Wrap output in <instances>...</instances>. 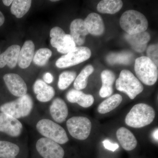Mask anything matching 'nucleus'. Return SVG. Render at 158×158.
I'll return each instance as SVG.
<instances>
[{"mask_svg": "<svg viewBox=\"0 0 158 158\" xmlns=\"http://www.w3.org/2000/svg\"><path fill=\"white\" fill-rule=\"evenodd\" d=\"M156 116L153 108L144 103L134 106L126 117V124L133 128H139L151 123Z\"/></svg>", "mask_w": 158, "mask_h": 158, "instance_id": "obj_1", "label": "nucleus"}, {"mask_svg": "<svg viewBox=\"0 0 158 158\" xmlns=\"http://www.w3.org/2000/svg\"><path fill=\"white\" fill-rule=\"evenodd\" d=\"M119 23L121 28L129 35L146 31L148 26V21L144 15L134 10L124 12L120 17Z\"/></svg>", "mask_w": 158, "mask_h": 158, "instance_id": "obj_2", "label": "nucleus"}, {"mask_svg": "<svg viewBox=\"0 0 158 158\" xmlns=\"http://www.w3.org/2000/svg\"><path fill=\"white\" fill-rule=\"evenodd\" d=\"M33 108V100L29 94H26L15 100L2 105L0 111L17 119L28 116Z\"/></svg>", "mask_w": 158, "mask_h": 158, "instance_id": "obj_3", "label": "nucleus"}, {"mask_svg": "<svg viewBox=\"0 0 158 158\" xmlns=\"http://www.w3.org/2000/svg\"><path fill=\"white\" fill-rule=\"evenodd\" d=\"M135 70L138 78L145 85H154L158 77V67L147 56L137 58Z\"/></svg>", "mask_w": 158, "mask_h": 158, "instance_id": "obj_4", "label": "nucleus"}, {"mask_svg": "<svg viewBox=\"0 0 158 158\" xmlns=\"http://www.w3.org/2000/svg\"><path fill=\"white\" fill-rule=\"evenodd\" d=\"M116 89L126 94L131 99L135 98L144 89L139 80L129 70L122 71L116 82Z\"/></svg>", "mask_w": 158, "mask_h": 158, "instance_id": "obj_5", "label": "nucleus"}, {"mask_svg": "<svg viewBox=\"0 0 158 158\" xmlns=\"http://www.w3.org/2000/svg\"><path fill=\"white\" fill-rule=\"evenodd\" d=\"M37 131L45 138L58 144H64L69 138L65 130L61 126L48 119H42L37 123Z\"/></svg>", "mask_w": 158, "mask_h": 158, "instance_id": "obj_6", "label": "nucleus"}, {"mask_svg": "<svg viewBox=\"0 0 158 158\" xmlns=\"http://www.w3.org/2000/svg\"><path fill=\"white\" fill-rule=\"evenodd\" d=\"M91 51L86 47H78L72 51L62 56L56 62L59 68H65L78 65L88 60L91 56Z\"/></svg>", "mask_w": 158, "mask_h": 158, "instance_id": "obj_7", "label": "nucleus"}, {"mask_svg": "<svg viewBox=\"0 0 158 158\" xmlns=\"http://www.w3.org/2000/svg\"><path fill=\"white\" fill-rule=\"evenodd\" d=\"M66 126L71 135L79 140L87 139L92 127L90 120L83 116L71 117L67 120Z\"/></svg>", "mask_w": 158, "mask_h": 158, "instance_id": "obj_8", "label": "nucleus"}, {"mask_svg": "<svg viewBox=\"0 0 158 158\" xmlns=\"http://www.w3.org/2000/svg\"><path fill=\"white\" fill-rule=\"evenodd\" d=\"M36 149L43 158H63L65 152L59 144L46 138H40L36 144Z\"/></svg>", "mask_w": 158, "mask_h": 158, "instance_id": "obj_9", "label": "nucleus"}, {"mask_svg": "<svg viewBox=\"0 0 158 158\" xmlns=\"http://www.w3.org/2000/svg\"><path fill=\"white\" fill-rule=\"evenodd\" d=\"M23 125L17 118L8 114L0 113V132L11 137H17L21 134Z\"/></svg>", "mask_w": 158, "mask_h": 158, "instance_id": "obj_10", "label": "nucleus"}, {"mask_svg": "<svg viewBox=\"0 0 158 158\" xmlns=\"http://www.w3.org/2000/svg\"><path fill=\"white\" fill-rule=\"evenodd\" d=\"M3 80L8 90L14 96L20 97L27 94V84L19 75L12 73L6 74L3 77Z\"/></svg>", "mask_w": 158, "mask_h": 158, "instance_id": "obj_11", "label": "nucleus"}, {"mask_svg": "<svg viewBox=\"0 0 158 158\" xmlns=\"http://www.w3.org/2000/svg\"><path fill=\"white\" fill-rule=\"evenodd\" d=\"M35 45L31 40H27L24 43L19 54L17 64L20 68H28L32 62L34 55Z\"/></svg>", "mask_w": 158, "mask_h": 158, "instance_id": "obj_12", "label": "nucleus"}, {"mask_svg": "<svg viewBox=\"0 0 158 158\" xmlns=\"http://www.w3.org/2000/svg\"><path fill=\"white\" fill-rule=\"evenodd\" d=\"M70 30V35L76 44L79 46L83 45L85 43L86 36L89 34L84 20L81 19L74 20L71 23Z\"/></svg>", "mask_w": 158, "mask_h": 158, "instance_id": "obj_13", "label": "nucleus"}, {"mask_svg": "<svg viewBox=\"0 0 158 158\" xmlns=\"http://www.w3.org/2000/svg\"><path fill=\"white\" fill-rule=\"evenodd\" d=\"M20 49V46L13 44L0 54V68H4L6 65L10 69L14 68L17 64Z\"/></svg>", "mask_w": 158, "mask_h": 158, "instance_id": "obj_14", "label": "nucleus"}, {"mask_svg": "<svg viewBox=\"0 0 158 158\" xmlns=\"http://www.w3.org/2000/svg\"><path fill=\"white\" fill-rule=\"evenodd\" d=\"M84 22L89 34L94 36H100L104 32L103 21L101 16L97 13H90Z\"/></svg>", "mask_w": 158, "mask_h": 158, "instance_id": "obj_15", "label": "nucleus"}, {"mask_svg": "<svg viewBox=\"0 0 158 158\" xmlns=\"http://www.w3.org/2000/svg\"><path fill=\"white\" fill-rule=\"evenodd\" d=\"M125 38L134 50L141 53L146 49L147 43L150 40V35L148 32L144 31L133 35L126 34Z\"/></svg>", "mask_w": 158, "mask_h": 158, "instance_id": "obj_16", "label": "nucleus"}, {"mask_svg": "<svg viewBox=\"0 0 158 158\" xmlns=\"http://www.w3.org/2000/svg\"><path fill=\"white\" fill-rule=\"evenodd\" d=\"M50 113L55 121L61 123L68 116V107L62 99L57 98L53 101L50 107Z\"/></svg>", "mask_w": 158, "mask_h": 158, "instance_id": "obj_17", "label": "nucleus"}, {"mask_svg": "<svg viewBox=\"0 0 158 158\" xmlns=\"http://www.w3.org/2000/svg\"><path fill=\"white\" fill-rule=\"evenodd\" d=\"M116 137L122 147L125 150H132L137 146V139L133 133L126 128H119L116 132Z\"/></svg>", "mask_w": 158, "mask_h": 158, "instance_id": "obj_18", "label": "nucleus"}, {"mask_svg": "<svg viewBox=\"0 0 158 158\" xmlns=\"http://www.w3.org/2000/svg\"><path fill=\"white\" fill-rule=\"evenodd\" d=\"M66 98L69 102L77 103L84 108H88L94 102V98L92 95L85 94L81 90L72 89L66 94Z\"/></svg>", "mask_w": 158, "mask_h": 158, "instance_id": "obj_19", "label": "nucleus"}, {"mask_svg": "<svg viewBox=\"0 0 158 158\" xmlns=\"http://www.w3.org/2000/svg\"><path fill=\"white\" fill-rule=\"evenodd\" d=\"M102 87L99 91L100 96L102 98L111 96L113 93V84L116 79L115 74L111 71L105 70L101 73Z\"/></svg>", "mask_w": 158, "mask_h": 158, "instance_id": "obj_20", "label": "nucleus"}, {"mask_svg": "<svg viewBox=\"0 0 158 158\" xmlns=\"http://www.w3.org/2000/svg\"><path fill=\"white\" fill-rule=\"evenodd\" d=\"M123 5L120 0H102L99 2L97 9L101 13L114 14L121 9Z\"/></svg>", "mask_w": 158, "mask_h": 158, "instance_id": "obj_21", "label": "nucleus"}, {"mask_svg": "<svg viewBox=\"0 0 158 158\" xmlns=\"http://www.w3.org/2000/svg\"><path fill=\"white\" fill-rule=\"evenodd\" d=\"M121 95L115 94L110 97L99 105L98 111L101 114H105L111 112L119 106L122 101Z\"/></svg>", "mask_w": 158, "mask_h": 158, "instance_id": "obj_22", "label": "nucleus"}, {"mask_svg": "<svg viewBox=\"0 0 158 158\" xmlns=\"http://www.w3.org/2000/svg\"><path fill=\"white\" fill-rule=\"evenodd\" d=\"M31 0H15L12 2L11 7V14L17 18H21L27 14L31 8Z\"/></svg>", "mask_w": 158, "mask_h": 158, "instance_id": "obj_23", "label": "nucleus"}, {"mask_svg": "<svg viewBox=\"0 0 158 158\" xmlns=\"http://www.w3.org/2000/svg\"><path fill=\"white\" fill-rule=\"evenodd\" d=\"M16 144L7 141H0V158H15L19 152Z\"/></svg>", "mask_w": 158, "mask_h": 158, "instance_id": "obj_24", "label": "nucleus"}, {"mask_svg": "<svg viewBox=\"0 0 158 158\" xmlns=\"http://www.w3.org/2000/svg\"><path fill=\"white\" fill-rule=\"evenodd\" d=\"M94 68L89 65L82 69L74 82V87L76 90H81L85 89L88 85V77L93 73Z\"/></svg>", "mask_w": 158, "mask_h": 158, "instance_id": "obj_25", "label": "nucleus"}, {"mask_svg": "<svg viewBox=\"0 0 158 158\" xmlns=\"http://www.w3.org/2000/svg\"><path fill=\"white\" fill-rule=\"evenodd\" d=\"M133 54L130 52H122L110 54L107 57V61L111 65L121 64L128 65L132 61Z\"/></svg>", "mask_w": 158, "mask_h": 158, "instance_id": "obj_26", "label": "nucleus"}, {"mask_svg": "<svg viewBox=\"0 0 158 158\" xmlns=\"http://www.w3.org/2000/svg\"><path fill=\"white\" fill-rule=\"evenodd\" d=\"M52 55V51L49 49H39L34 55L33 62L35 65L42 67L44 66L47 63Z\"/></svg>", "mask_w": 158, "mask_h": 158, "instance_id": "obj_27", "label": "nucleus"}, {"mask_svg": "<svg viewBox=\"0 0 158 158\" xmlns=\"http://www.w3.org/2000/svg\"><path fill=\"white\" fill-rule=\"evenodd\" d=\"M65 35V32L59 27H54L51 29L50 36L52 46L56 49L59 47L63 42Z\"/></svg>", "mask_w": 158, "mask_h": 158, "instance_id": "obj_28", "label": "nucleus"}, {"mask_svg": "<svg viewBox=\"0 0 158 158\" xmlns=\"http://www.w3.org/2000/svg\"><path fill=\"white\" fill-rule=\"evenodd\" d=\"M77 73L73 71H65L59 75L58 86L59 89L64 90L68 88L75 80Z\"/></svg>", "mask_w": 158, "mask_h": 158, "instance_id": "obj_29", "label": "nucleus"}, {"mask_svg": "<svg viewBox=\"0 0 158 158\" xmlns=\"http://www.w3.org/2000/svg\"><path fill=\"white\" fill-rule=\"evenodd\" d=\"M76 47V44L70 34L65 35L63 42L57 48V51L62 54H67Z\"/></svg>", "mask_w": 158, "mask_h": 158, "instance_id": "obj_30", "label": "nucleus"}, {"mask_svg": "<svg viewBox=\"0 0 158 158\" xmlns=\"http://www.w3.org/2000/svg\"><path fill=\"white\" fill-rule=\"evenodd\" d=\"M55 91L52 86L48 85L37 95V98L41 102H47L50 101L55 96Z\"/></svg>", "mask_w": 158, "mask_h": 158, "instance_id": "obj_31", "label": "nucleus"}, {"mask_svg": "<svg viewBox=\"0 0 158 158\" xmlns=\"http://www.w3.org/2000/svg\"><path fill=\"white\" fill-rule=\"evenodd\" d=\"M147 57L156 65L158 66V44L150 45L147 50Z\"/></svg>", "mask_w": 158, "mask_h": 158, "instance_id": "obj_32", "label": "nucleus"}, {"mask_svg": "<svg viewBox=\"0 0 158 158\" xmlns=\"http://www.w3.org/2000/svg\"><path fill=\"white\" fill-rule=\"evenodd\" d=\"M47 84L42 80L38 79L35 81L33 86V90L35 94H38L48 86Z\"/></svg>", "mask_w": 158, "mask_h": 158, "instance_id": "obj_33", "label": "nucleus"}, {"mask_svg": "<svg viewBox=\"0 0 158 158\" xmlns=\"http://www.w3.org/2000/svg\"><path fill=\"white\" fill-rule=\"evenodd\" d=\"M103 144L106 149L112 152L115 151L119 148L118 144L113 143L108 140H105L103 141Z\"/></svg>", "mask_w": 158, "mask_h": 158, "instance_id": "obj_34", "label": "nucleus"}, {"mask_svg": "<svg viewBox=\"0 0 158 158\" xmlns=\"http://www.w3.org/2000/svg\"><path fill=\"white\" fill-rule=\"evenodd\" d=\"M43 80L45 83H47V84H51L53 81V76L50 73H46L44 75Z\"/></svg>", "mask_w": 158, "mask_h": 158, "instance_id": "obj_35", "label": "nucleus"}, {"mask_svg": "<svg viewBox=\"0 0 158 158\" xmlns=\"http://www.w3.org/2000/svg\"><path fill=\"white\" fill-rule=\"evenodd\" d=\"M5 18L3 15L2 12L0 11V27L2 26L4 22H5Z\"/></svg>", "mask_w": 158, "mask_h": 158, "instance_id": "obj_36", "label": "nucleus"}, {"mask_svg": "<svg viewBox=\"0 0 158 158\" xmlns=\"http://www.w3.org/2000/svg\"><path fill=\"white\" fill-rule=\"evenodd\" d=\"M152 136L153 138H154L155 140L157 141H158V129L157 128L153 132L152 134Z\"/></svg>", "mask_w": 158, "mask_h": 158, "instance_id": "obj_37", "label": "nucleus"}, {"mask_svg": "<svg viewBox=\"0 0 158 158\" xmlns=\"http://www.w3.org/2000/svg\"><path fill=\"white\" fill-rule=\"evenodd\" d=\"M2 2L5 6H9L12 4L13 1L12 0H3Z\"/></svg>", "mask_w": 158, "mask_h": 158, "instance_id": "obj_38", "label": "nucleus"}, {"mask_svg": "<svg viewBox=\"0 0 158 158\" xmlns=\"http://www.w3.org/2000/svg\"><path fill=\"white\" fill-rule=\"evenodd\" d=\"M58 1H57V0H56V1H55V0H53V1H51V2H58Z\"/></svg>", "mask_w": 158, "mask_h": 158, "instance_id": "obj_39", "label": "nucleus"}]
</instances>
